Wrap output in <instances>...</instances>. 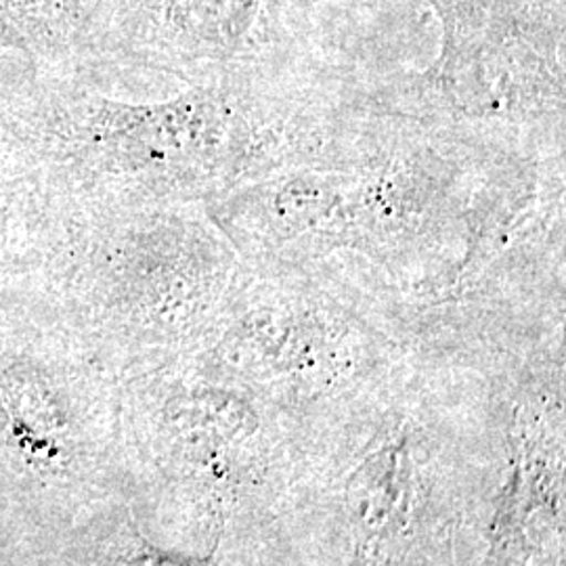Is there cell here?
Wrapping results in <instances>:
<instances>
[{
	"mask_svg": "<svg viewBox=\"0 0 566 566\" xmlns=\"http://www.w3.org/2000/svg\"><path fill=\"white\" fill-rule=\"evenodd\" d=\"M441 55L411 81L365 91L386 112L566 147L563 11L539 0H430Z\"/></svg>",
	"mask_w": 566,
	"mask_h": 566,
	"instance_id": "obj_2",
	"label": "cell"
},
{
	"mask_svg": "<svg viewBox=\"0 0 566 566\" xmlns=\"http://www.w3.org/2000/svg\"><path fill=\"white\" fill-rule=\"evenodd\" d=\"M565 147L386 112L365 91L334 139L208 202L252 269L336 266L411 319L565 294Z\"/></svg>",
	"mask_w": 566,
	"mask_h": 566,
	"instance_id": "obj_1",
	"label": "cell"
},
{
	"mask_svg": "<svg viewBox=\"0 0 566 566\" xmlns=\"http://www.w3.org/2000/svg\"><path fill=\"white\" fill-rule=\"evenodd\" d=\"M133 566H198L189 565V563H181V560H175V558H168V556H160V554H142L137 556L133 563Z\"/></svg>",
	"mask_w": 566,
	"mask_h": 566,
	"instance_id": "obj_4",
	"label": "cell"
},
{
	"mask_svg": "<svg viewBox=\"0 0 566 566\" xmlns=\"http://www.w3.org/2000/svg\"><path fill=\"white\" fill-rule=\"evenodd\" d=\"M364 298L332 264H245L223 306L217 357L238 380L280 397L340 390L367 376L382 353Z\"/></svg>",
	"mask_w": 566,
	"mask_h": 566,
	"instance_id": "obj_3",
	"label": "cell"
}]
</instances>
